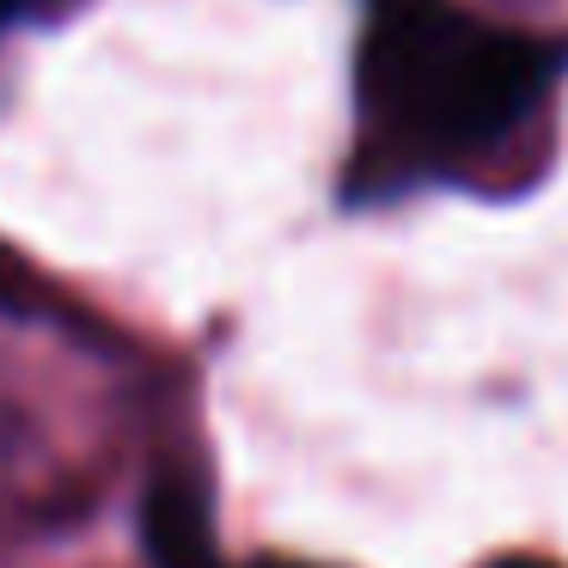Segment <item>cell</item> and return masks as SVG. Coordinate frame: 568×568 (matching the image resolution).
<instances>
[{"mask_svg": "<svg viewBox=\"0 0 568 568\" xmlns=\"http://www.w3.org/2000/svg\"><path fill=\"white\" fill-rule=\"evenodd\" d=\"M489 568H556V562H544V556H501V562H489Z\"/></svg>", "mask_w": 568, "mask_h": 568, "instance_id": "277c9868", "label": "cell"}, {"mask_svg": "<svg viewBox=\"0 0 568 568\" xmlns=\"http://www.w3.org/2000/svg\"><path fill=\"white\" fill-rule=\"evenodd\" d=\"M141 531H148L153 568H221L214 531H209V507H202L196 489H184V483H160V489L148 495Z\"/></svg>", "mask_w": 568, "mask_h": 568, "instance_id": "7a4b0ae2", "label": "cell"}, {"mask_svg": "<svg viewBox=\"0 0 568 568\" xmlns=\"http://www.w3.org/2000/svg\"><path fill=\"white\" fill-rule=\"evenodd\" d=\"M50 7H62V0H0V26H19L31 13H50Z\"/></svg>", "mask_w": 568, "mask_h": 568, "instance_id": "3957f363", "label": "cell"}, {"mask_svg": "<svg viewBox=\"0 0 568 568\" xmlns=\"http://www.w3.org/2000/svg\"><path fill=\"white\" fill-rule=\"evenodd\" d=\"M257 568H300V562H257Z\"/></svg>", "mask_w": 568, "mask_h": 568, "instance_id": "5b68a950", "label": "cell"}, {"mask_svg": "<svg viewBox=\"0 0 568 568\" xmlns=\"http://www.w3.org/2000/svg\"><path fill=\"white\" fill-rule=\"evenodd\" d=\"M556 74V50L470 19L453 0H385L361 50V92L379 123L440 153L501 141Z\"/></svg>", "mask_w": 568, "mask_h": 568, "instance_id": "6da1fadb", "label": "cell"}]
</instances>
